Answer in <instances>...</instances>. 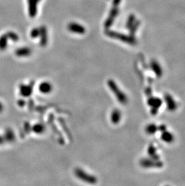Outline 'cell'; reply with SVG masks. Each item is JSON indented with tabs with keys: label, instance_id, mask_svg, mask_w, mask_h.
Listing matches in <instances>:
<instances>
[{
	"label": "cell",
	"instance_id": "cell-4",
	"mask_svg": "<svg viewBox=\"0 0 185 186\" xmlns=\"http://www.w3.org/2000/svg\"><path fill=\"white\" fill-rule=\"evenodd\" d=\"M8 37L6 34H3L0 36V50H4L8 45Z\"/></svg>",
	"mask_w": 185,
	"mask_h": 186
},
{
	"label": "cell",
	"instance_id": "cell-6",
	"mask_svg": "<svg viewBox=\"0 0 185 186\" xmlns=\"http://www.w3.org/2000/svg\"><path fill=\"white\" fill-rule=\"evenodd\" d=\"M40 35L42 36L41 42L43 44H45L47 41V35H46V30L44 27H42L40 29Z\"/></svg>",
	"mask_w": 185,
	"mask_h": 186
},
{
	"label": "cell",
	"instance_id": "cell-5",
	"mask_svg": "<svg viewBox=\"0 0 185 186\" xmlns=\"http://www.w3.org/2000/svg\"><path fill=\"white\" fill-rule=\"evenodd\" d=\"M31 51L28 48H19L16 51V54L18 57H25L30 55Z\"/></svg>",
	"mask_w": 185,
	"mask_h": 186
},
{
	"label": "cell",
	"instance_id": "cell-8",
	"mask_svg": "<svg viewBox=\"0 0 185 186\" xmlns=\"http://www.w3.org/2000/svg\"><path fill=\"white\" fill-rule=\"evenodd\" d=\"M6 35H7L8 38L10 39L13 42H16L19 39L18 35L13 32H9L8 33H6Z\"/></svg>",
	"mask_w": 185,
	"mask_h": 186
},
{
	"label": "cell",
	"instance_id": "cell-11",
	"mask_svg": "<svg viewBox=\"0 0 185 186\" xmlns=\"http://www.w3.org/2000/svg\"><path fill=\"white\" fill-rule=\"evenodd\" d=\"M4 142V137H2V136H0V145L1 144H3Z\"/></svg>",
	"mask_w": 185,
	"mask_h": 186
},
{
	"label": "cell",
	"instance_id": "cell-10",
	"mask_svg": "<svg viewBox=\"0 0 185 186\" xmlns=\"http://www.w3.org/2000/svg\"><path fill=\"white\" fill-rule=\"evenodd\" d=\"M40 35V30L38 29H34L31 33V36L32 38H37Z\"/></svg>",
	"mask_w": 185,
	"mask_h": 186
},
{
	"label": "cell",
	"instance_id": "cell-2",
	"mask_svg": "<svg viewBox=\"0 0 185 186\" xmlns=\"http://www.w3.org/2000/svg\"><path fill=\"white\" fill-rule=\"evenodd\" d=\"M68 29L70 31L78 34H84L85 32V28L76 23H70L69 24Z\"/></svg>",
	"mask_w": 185,
	"mask_h": 186
},
{
	"label": "cell",
	"instance_id": "cell-7",
	"mask_svg": "<svg viewBox=\"0 0 185 186\" xmlns=\"http://www.w3.org/2000/svg\"><path fill=\"white\" fill-rule=\"evenodd\" d=\"M14 139H15V136H14V134L13 131L10 129H7L5 133L4 139L8 141H12L14 140Z\"/></svg>",
	"mask_w": 185,
	"mask_h": 186
},
{
	"label": "cell",
	"instance_id": "cell-9",
	"mask_svg": "<svg viewBox=\"0 0 185 186\" xmlns=\"http://www.w3.org/2000/svg\"><path fill=\"white\" fill-rule=\"evenodd\" d=\"M21 93L22 95L24 96H27L30 94V89L29 90V87L27 86H21Z\"/></svg>",
	"mask_w": 185,
	"mask_h": 186
},
{
	"label": "cell",
	"instance_id": "cell-1",
	"mask_svg": "<svg viewBox=\"0 0 185 186\" xmlns=\"http://www.w3.org/2000/svg\"><path fill=\"white\" fill-rule=\"evenodd\" d=\"M40 0H28L29 15L31 17H34L37 14V5Z\"/></svg>",
	"mask_w": 185,
	"mask_h": 186
},
{
	"label": "cell",
	"instance_id": "cell-12",
	"mask_svg": "<svg viewBox=\"0 0 185 186\" xmlns=\"http://www.w3.org/2000/svg\"><path fill=\"white\" fill-rule=\"evenodd\" d=\"M3 105L2 104L1 102H0V112H1L3 110Z\"/></svg>",
	"mask_w": 185,
	"mask_h": 186
},
{
	"label": "cell",
	"instance_id": "cell-3",
	"mask_svg": "<svg viewBox=\"0 0 185 186\" xmlns=\"http://www.w3.org/2000/svg\"><path fill=\"white\" fill-rule=\"evenodd\" d=\"M52 85L48 82H43L40 84L39 87V90L43 93H48L52 91Z\"/></svg>",
	"mask_w": 185,
	"mask_h": 186
}]
</instances>
